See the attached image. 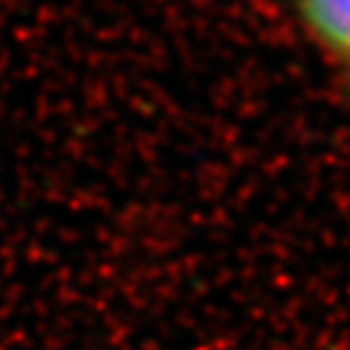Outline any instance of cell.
Here are the masks:
<instances>
[{
    "label": "cell",
    "instance_id": "1",
    "mask_svg": "<svg viewBox=\"0 0 350 350\" xmlns=\"http://www.w3.org/2000/svg\"><path fill=\"white\" fill-rule=\"evenodd\" d=\"M295 8L314 49L350 76V0H295Z\"/></svg>",
    "mask_w": 350,
    "mask_h": 350
}]
</instances>
